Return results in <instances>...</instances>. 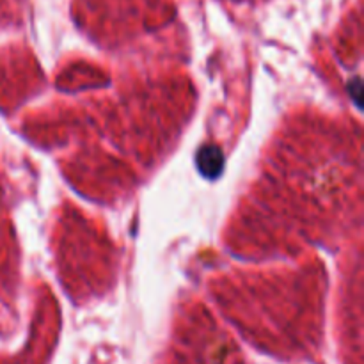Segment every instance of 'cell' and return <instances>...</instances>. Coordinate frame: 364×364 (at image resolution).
Returning <instances> with one entry per match:
<instances>
[]
</instances>
